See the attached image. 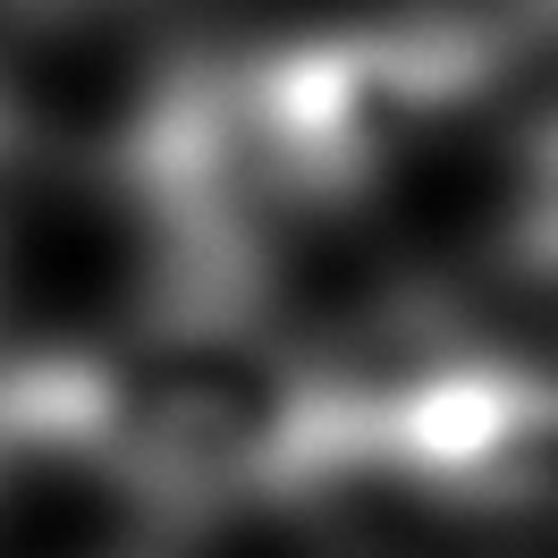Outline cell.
I'll list each match as a JSON object with an SVG mask.
<instances>
[{
    "label": "cell",
    "instance_id": "1",
    "mask_svg": "<svg viewBox=\"0 0 558 558\" xmlns=\"http://www.w3.org/2000/svg\"><path fill=\"white\" fill-rule=\"evenodd\" d=\"M508 69V35L474 9H415L373 26H322L245 51V94L296 220L364 204L415 161L457 110Z\"/></svg>",
    "mask_w": 558,
    "mask_h": 558
},
{
    "label": "cell",
    "instance_id": "2",
    "mask_svg": "<svg viewBox=\"0 0 558 558\" xmlns=\"http://www.w3.org/2000/svg\"><path fill=\"white\" fill-rule=\"evenodd\" d=\"M490 245L517 279L558 288V102L524 119L499 170V211H490Z\"/></svg>",
    "mask_w": 558,
    "mask_h": 558
},
{
    "label": "cell",
    "instance_id": "3",
    "mask_svg": "<svg viewBox=\"0 0 558 558\" xmlns=\"http://www.w3.org/2000/svg\"><path fill=\"white\" fill-rule=\"evenodd\" d=\"M9 17H35V26H51V17H76V9H102V0H0Z\"/></svg>",
    "mask_w": 558,
    "mask_h": 558
},
{
    "label": "cell",
    "instance_id": "4",
    "mask_svg": "<svg viewBox=\"0 0 558 558\" xmlns=\"http://www.w3.org/2000/svg\"><path fill=\"white\" fill-rule=\"evenodd\" d=\"M9 153H17V128H9V110H0V186H9Z\"/></svg>",
    "mask_w": 558,
    "mask_h": 558
},
{
    "label": "cell",
    "instance_id": "5",
    "mask_svg": "<svg viewBox=\"0 0 558 558\" xmlns=\"http://www.w3.org/2000/svg\"><path fill=\"white\" fill-rule=\"evenodd\" d=\"M524 9H533V17H542V26L558 35V0H524Z\"/></svg>",
    "mask_w": 558,
    "mask_h": 558
}]
</instances>
